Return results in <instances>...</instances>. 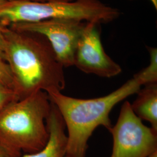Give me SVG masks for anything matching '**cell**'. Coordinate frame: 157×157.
<instances>
[{
  "mask_svg": "<svg viewBox=\"0 0 157 157\" xmlns=\"http://www.w3.org/2000/svg\"><path fill=\"white\" fill-rule=\"evenodd\" d=\"M1 26L4 61L11 71L13 91L18 99L39 91L63 90L64 67L48 40L40 34Z\"/></svg>",
  "mask_w": 157,
  "mask_h": 157,
  "instance_id": "obj_1",
  "label": "cell"
},
{
  "mask_svg": "<svg viewBox=\"0 0 157 157\" xmlns=\"http://www.w3.org/2000/svg\"><path fill=\"white\" fill-rule=\"evenodd\" d=\"M144 85L136 73L120 87L107 95L90 99L73 98L61 91L47 93L60 113L67 129V155L86 157L88 141L95 129L102 126L108 130L112 124L109 114L121 101L137 93Z\"/></svg>",
  "mask_w": 157,
  "mask_h": 157,
  "instance_id": "obj_2",
  "label": "cell"
},
{
  "mask_svg": "<svg viewBox=\"0 0 157 157\" xmlns=\"http://www.w3.org/2000/svg\"><path fill=\"white\" fill-rule=\"evenodd\" d=\"M51 109L47 93L39 91L12 101L0 111V142L12 157L36 152L46 145Z\"/></svg>",
  "mask_w": 157,
  "mask_h": 157,
  "instance_id": "obj_3",
  "label": "cell"
},
{
  "mask_svg": "<svg viewBox=\"0 0 157 157\" xmlns=\"http://www.w3.org/2000/svg\"><path fill=\"white\" fill-rule=\"evenodd\" d=\"M121 12L100 0L72 1L6 2L0 8V25L36 22L57 18L74 19L86 22L108 23L117 20Z\"/></svg>",
  "mask_w": 157,
  "mask_h": 157,
  "instance_id": "obj_4",
  "label": "cell"
},
{
  "mask_svg": "<svg viewBox=\"0 0 157 157\" xmlns=\"http://www.w3.org/2000/svg\"><path fill=\"white\" fill-rule=\"evenodd\" d=\"M109 131L113 140L111 157H148L157 151V131L143 124L129 101L123 104Z\"/></svg>",
  "mask_w": 157,
  "mask_h": 157,
  "instance_id": "obj_5",
  "label": "cell"
},
{
  "mask_svg": "<svg viewBox=\"0 0 157 157\" xmlns=\"http://www.w3.org/2000/svg\"><path fill=\"white\" fill-rule=\"evenodd\" d=\"M86 23L74 19L57 18L36 22L19 23L10 27L44 36L62 66L70 67L73 66L76 48Z\"/></svg>",
  "mask_w": 157,
  "mask_h": 157,
  "instance_id": "obj_6",
  "label": "cell"
},
{
  "mask_svg": "<svg viewBox=\"0 0 157 157\" xmlns=\"http://www.w3.org/2000/svg\"><path fill=\"white\" fill-rule=\"evenodd\" d=\"M100 25L93 22L86 23L76 48L73 66L84 73L112 78L121 73L122 68L104 50Z\"/></svg>",
  "mask_w": 157,
  "mask_h": 157,
  "instance_id": "obj_7",
  "label": "cell"
},
{
  "mask_svg": "<svg viewBox=\"0 0 157 157\" xmlns=\"http://www.w3.org/2000/svg\"><path fill=\"white\" fill-rule=\"evenodd\" d=\"M47 124L49 138L43 148L32 154H22L20 157H71L67 151V135L65 124L60 113L52 102Z\"/></svg>",
  "mask_w": 157,
  "mask_h": 157,
  "instance_id": "obj_8",
  "label": "cell"
},
{
  "mask_svg": "<svg viewBox=\"0 0 157 157\" xmlns=\"http://www.w3.org/2000/svg\"><path fill=\"white\" fill-rule=\"evenodd\" d=\"M144 86L137 93L131 108L136 116L148 122L151 128L157 131V83Z\"/></svg>",
  "mask_w": 157,
  "mask_h": 157,
  "instance_id": "obj_9",
  "label": "cell"
},
{
  "mask_svg": "<svg viewBox=\"0 0 157 157\" xmlns=\"http://www.w3.org/2000/svg\"><path fill=\"white\" fill-rule=\"evenodd\" d=\"M147 48L150 54V63L137 73L145 84L157 83V48L147 46Z\"/></svg>",
  "mask_w": 157,
  "mask_h": 157,
  "instance_id": "obj_10",
  "label": "cell"
},
{
  "mask_svg": "<svg viewBox=\"0 0 157 157\" xmlns=\"http://www.w3.org/2000/svg\"><path fill=\"white\" fill-rule=\"evenodd\" d=\"M17 100L19 99L13 90L0 83V111L11 102Z\"/></svg>",
  "mask_w": 157,
  "mask_h": 157,
  "instance_id": "obj_11",
  "label": "cell"
},
{
  "mask_svg": "<svg viewBox=\"0 0 157 157\" xmlns=\"http://www.w3.org/2000/svg\"><path fill=\"white\" fill-rule=\"evenodd\" d=\"M0 83L5 84L13 90L11 72L6 61L0 58Z\"/></svg>",
  "mask_w": 157,
  "mask_h": 157,
  "instance_id": "obj_12",
  "label": "cell"
},
{
  "mask_svg": "<svg viewBox=\"0 0 157 157\" xmlns=\"http://www.w3.org/2000/svg\"><path fill=\"white\" fill-rule=\"evenodd\" d=\"M0 58L4 60V41L0 25Z\"/></svg>",
  "mask_w": 157,
  "mask_h": 157,
  "instance_id": "obj_13",
  "label": "cell"
},
{
  "mask_svg": "<svg viewBox=\"0 0 157 157\" xmlns=\"http://www.w3.org/2000/svg\"><path fill=\"white\" fill-rule=\"evenodd\" d=\"M0 157H13L4 146L0 142Z\"/></svg>",
  "mask_w": 157,
  "mask_h": 157,
  "instance_id": "obj_14",
  "label": "cell"
},
{
  "mask_svg": "<svg viewBox=\"0 0 157 157\" xmlns=\"http://www.w3.org/2000/svg\"><path fill=\"white\" fill-rule=\"evenodd\" d=\"M7 2L12 1H31V2H52V1H72L75 0H6Z\"/></svg>",
  "mask_w": 157,
  "mask_h": 157,
  "instance_id": "obj_15",
  "label": "cell"
},
{
  "mask_svg": "<svg viewBox=\"0 0 157 157\" xmlns=\"http://www.w3.org/2000/svg\"><path fill=\"white\" fill-rule=\"evenodd\" d=\"M152 4L154 6V7L155 8V10H157V0H150Z\"/></svg>",
  "mask_w": 157,
  "mask_h": 157,
  "instance_id": "obj_16",
  "label": "cell"
},
{
  "mask_svg": "<svg viewBox=\"0 0 157 157\" xmlns=\"http://www.w3.org/2000/svg\"><path fill=\"white\" fill-rule=\"evenodd\" d=\"M6 2L7 1H6V0H0V8L3 5H4Z\"/></svg>",
  "mask_w": 157,
  "mask_h": 157,
  "instance_id": "obj_17",
  "label": "cell"
},
{
  "mask_svg": "<svg viewBox=\"0 0 157 157\" xmlns=\"http://www.w3.org/2000/svg\"><path fill=\"white\" fill-rule=\"evenodd\" d=\"M148 157H157V151L154 152L152 154H151L150 156Z\"/></svg>",
  "mask_w": 157,
  "mask_h": 157,
  "instance_id": "obj_18",
  "label": "cell"
}]
</instances>
